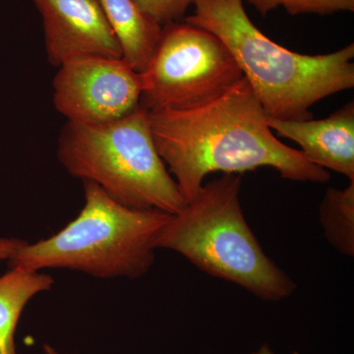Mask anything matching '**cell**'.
Returning <instances> with one entry per match:
<instances>
[{
  "label": "cell",
  "mask_w": 354,
  "mask_h": 354,
  "mask_svg": "<svg viewBox=\"0 0 354 354\" xmlns=\"http://www.w3.org/2000/svg\"><path fill=\"white\" fill-rule=\"evenodd\" d=\"M160 158L186 202L214 172L242 174L271 167L283 178L326 183L330 174L277 138L245 78L211 101L150 113Z\"/></svg>",
  "instance_id": "obj_1"
},
{
  "label": "cell",
  "mask_w": 354,
  "mask_h": 354,
  "mask_svg": "<svg viewBox=\"0 0 354 354\" xmlns=\"http://www.w3.org/2000/svg\"><path fill=\"white\" fill-rule=\"evenodd\" d=\"M194 6L184 21L227 46L268 118L309 120L317 102L354 87L353 44L326 55H302L263 34L243 0H197Z\"/></svg>",
  "instance_id": "obj_2"
},
{
  "label": "cell",
  "mask_w": 354,
  "mask_h": 354,
  "mask_svg": "<svg viewBox=\"0 0 354 354\" xmlns=\"http://www.w3.org/2000/svg\"><path fill=\"white\" fill-rule=\"evenodd\" d=\"M242 174H225L203 184L196 196L171 215L158 249L183 255L215 278L267 301L291 297L297 283L263 250L244 216Z\"/></svg>",
  "instance_id": "obj_3"
},
{
  "label": "cell",
  "mask_w": 354,
  "mask_h": 354,
  "mask_svg": "<svg viewBox=\"0 0 354 354\" xmlns=\"http://www.w3.org/2000/svg\"><path fill=\"white\" fill-rule=\"evenodd\" d=\"M83 184L85 204L76 218L48 239L27 242L8 261L9 267L72 270L100 279L145 276L171 214L130 208L97 184Z\"/></svg>",
  "instance_id": "obj_4"
},
{
  "label": "cell",
  "mask_w": 354,
  "mask_h": 354,
  "mask_svg": "<svg viewBox=\"0 0 354 354\" xmlns=\"http://www.w3.org/2000/svg\"><path fill=\"white\" fill-rule=\"evenodd\" d=\"M57 158L70 176L97 184L130 208L176 215L187 203L158 152L143 106L104 124L67 121Z\"/></svg>",
  "instance_id": "obj_5"
},
{
  "label": "cell",
  "mask_w": 354,
  "mask_h": 354,
  "mask_svg": "<svg viewBox=\"0 0 354 354\" xmlns=\"http://www.w3.org/2000/svg\"><path fill=\"white\" fill-rule=\"evenodd\" d=\"M142 78L140 106L153 113L200 106L232 87L243 74L218 37L179 21L162 27Z\"/></svg>",
  "instance_id": "obj_6"
},
{
  "label": "cell",
  "mask_w": 354,
  "mask_h": 354,
  "mask_svg": "<svg viewBox=\"0 0 354 354\" xmlns=\"http://www.w3.org/2000/svg\"><path fill=\"white\" fill-rule=\"evenodd\" d=\"M53 86V104L67 121L104 124L138 108L143 78L122 58L80 57L58 67Z\"/></svg>",
  "instance_id": "obj_7"
},
{
  "label": "cell",
  "mask_w": 354,
  "mask_h": 354,
  "mask_svg": "<svg viewBox=\"0 0 354 354\" xmlns=\"http://www.w3.org/2000/svg\"><path fill=\"white\" fill-rule=\"evenodd\" d=\"M32 2L43 20L46 57L53 66L80 57H122L99 0Z\"/></svg>",
  "instance_id": "obj_8"
},
{
  "label": "cell",
  "mask_w": 354,
  "mask_h": 354,
  "mask_svg": "<svg viewBox=\"0 0 354 354\" xmlns=\"http://www.w3.org/2000/svg\"><path fill=\"white\" fill-rule=\"evenodd\" d=\"M268 124L283 138L292 140L312 164L354 181V102L324 120H283L268 118Z\"/></svg>",
  "instance_id": "obj_9"
},
{
  "label": "cell",
  "mask_w": 354,
  "mask_h": 354,
  "mask_svg": "<svg viewBox=\"0 0 354 354\" xmlns=\"http://www.w3.org/2000/svg\"><path fill=\"white\" fill-rule=\"evenodd\" d=\"M121 48L123 60L142 74L157 50L162 27L134 0H99Z\"/></svg>",
  "instance_id": "obj_10"
},
{
  "label": "cell",
  "mask_w": 354,
  "mask_h": 354,
  "mask_svg": "<svg viewBox=\"0 0 354 354\" xmlns=\"http://www.w3.org/2000/svg\"><path fill=\"white\" fill-rule=\"evenodd\" d=\"M50 274L9 267L0 277V354H18L15 332L27 304L39 293L51 290Z\"/></svg>",
  "instance_id": "obj_11"
},
{
  "label": "cell",
  "mask_w": 354,
  "mask_h": 354,
  "mask_svg": "<svg viewBox=\"0 0 354 354\" xmlns=\"http://www.w3.org/2000/svg\"><path fill=\"white\" fill-rule=\"evenodd\" d=\"M319 220L328 242L337 252L354 255V181L344 189L330 187L320 207Z\"/></svg>",
  "instance_id": "obj_12"
},
{
  "label": "cell",
  "mask_w": 354,
  "mask_h": 354,
  "mask_svg": "<svg viewBox=\"0 0 354 354\" xmlns=\"http://www.w3.org/2000/svg\"><path fill=\"white\" fill-rule=\"evenodd\" d=\"M158 24L179 22L197 0H134Z\"/></svg>",
  "instance_id": "obj_13"
},
{
  "label": "cell",
  "mask_w": 354,
  "mask_h": 354,
  "mask_svg": "<svg viewBox=\"0 0 354 354\" xmlns=\"http://www.w3.org/2000/svg\"><path fill=\"white\" fill-rule=\"evenodd\" d=\"M281 6L290 15H329L339 11H353L354 0H281Z\"/></svg>",
  "instance_id": "obj_14"
},
{
  "label": "cell",
  "mask_w": 354,
  "mask_h": 354,
  "mask_svg": "<svg viewBox=\"0 0 354 354\" xmlns=\"http://www.w3.org/2000/svg\"><path fill=\"white\" fill-rule=\"evenodd\" d=\"M27 243L15 237L0 236V261H9Z\"/></svg>",
  "instance_id": "obj_15"
},
{
  "label": "cell",
  "mask_w": 354,
  "mask_h": 354,
  "mask_svg": "<svg viewBox=\"0 0 354 354\" xmlns=\"http://www.w3.org/2000/svg\"><path fill=\"white\" fill-rule=\"evenodd\" d=\"M246 1L255 7L263 16L267 15L270 11L281 6V0H246Z\"/></svg>",
  "instance_id": "obj_16"
},
{
  "label": "cell",
  "mask_w": 354,
  "mask_h": 354,
  "mask_svg": "<svg viewBox=\"0 0 354 354\" xmlns=\"http://www.w3.org/2000/svg\"><path fill=\"white\" fill-rule=\"evenodd\" d=\"M44 354H59L57 353V349L53 348L50 344H44Z\"/></svg>",
  "instance_id": "obj_17"
},
{
  "label": "cell",
  "mask_w": 354,
  "mask_h": 354,
  "mask_svg": "<svg viewBox=\"0 0 354 354\" xmlns=\"http://www.w3.org/2000/svg\"><path fill=\"white\" fill-rule=\"evenodd\" d=\"M255 354H272V353L271 349L268 348V346H263V348H261L260 351Z\"/></svg>",
  "instance_id": "obj_18"
}]
</instances>
